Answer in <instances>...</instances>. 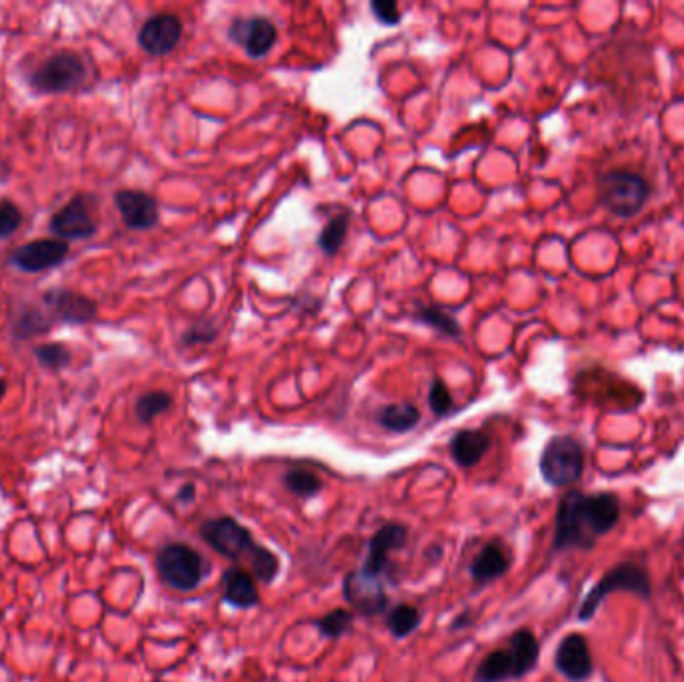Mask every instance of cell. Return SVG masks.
<instances>
[{
  "label": "cell",
  "mask_w": 684,
  "mask_h": 682,
  "mask_svg": "<svg viewBox=\"0 0 684 682\" xmlns=\"http://www.w3.org/2000/svg\"><path fill=\"white\" fill-rule=\"evenodd\" d=\"M370 10L374 14V18L380 22V24H388V26H394L400 22V10H398V4L392 2V0H374L370 4Z\"/></svg>",
  "instance_id": "obj_33"
},
{
  "label": "cell",
  "mask_w": 684,
  "mask_h": 682,
  "mask_svg": "<svg viewBox=\"0 0 684 682\" xmlns=\"http://www.w3.org/2000/svg\"><path fill=\"white\" fill-rule=\"evenodd\" d=\"M200 536L224 558L234 562L248 560L252 574L262 582H272L278 574V558L264 546L256 544L250 530L232 516L210 518L200 526Z\"/></svg>",
  "instance_id": "obj_2"
},
{
  "label": "cell",
  "mask_w": 684,
  "mask_h": 682,
  "mask_svg": "<svg viewBox=\"0 0 684 682\" xmlns=\"http://www.w3.org/2000/svg\"><path fill=\"white\" fill-rule=\"evenodd\" d=\"M342 592H344V598L362 616H372L386 608V594H384L380 580L370 578L362 574L360 570H354L344 578Z\"/></svg>",
  "instance_id": "obj_14"
},
{
  "label": "cell",
  "mask_w": 684,
  "mask_h": 682,
  "mask_svg": "<svg viewBox=\"0 0 684 682\" xmlns=\"http://www.w3.org/2000/svg\"><path fill=\"white\" fill-rule=\"evenodd\" d=\"M602 204L620 218H630L642 210L650 198L648 180L632 170H608L598 184Z\"/></svg>",
  "instance_id": "obj_3"
},
{
  "label": "cell",
  "mask_w": 684,
  "mask_h": 682,
  "mask_svg": "<svg viewBox=\"0 0 684 682\" xmlns=\"http://www.w3.org/2000/svg\"><path fill=\"white\" fill-rule=\"evenodd\" d=\"M86 78V66L74 52H58L46 58L32 74L30 84L38 92L58 94L78 88Z\"/></svg>",
  "instance_id": "obj_7"
},
{
  "label": "cell",
  "mask_w": 684,
  "mask_h": 682,
  "mask_svg": "<svg viewBox=\"0 0 684 682\" xmlns=\"http://www.w3.org/2000/svg\"><path fill=\"white\" fill-rule=\"evenodd\" d=\"M516 678L518 672L510 648H498L486 654L474 670V682H506Z\"/></svg>",
  "instance_id": "obj_20"
},
{
  "label": "cell",
  "mask_w": 684,
  "mask_h": 682,
  "mask_svg": "<svg viewBox=\"0 0 684 682\" xmlns=\"http://www.w3.org/2000/svg\"><path fill=\"white\" fill-rule=\"evenodd\" d=\"M214 336H216V330L210 324L198 322L182 334V342L186 346H192V344H200V342H210V340H214Z\"/></svg>",
  "instance_id": "obj_34"
},
{
  "label": "cell",
  "mask_w": 684,
  "mask_h": 682,
  "mask_svg": "<svg viewBox=\"0 0 684 682\" xmlns=\"http://www.w3.org/2000/svg\"><path fill=\"white\" fill-rule=\"evenodd\" d=\"M34 356L36 360L44 366V368H50V370H60V368H66L72 360V354L68 350L66 344L62 342H46V344H40L34 348Z\"/></svg>",
  "instance_id": "obj_29"
},
{
  "label": "cell",
  "mask_w": 684,
  "mask_h": 682,
  "mask_svg": "<svg viewBox=\"0 0 684 682\" xmlns=\"http://www.w3.org/2000/svg\"><path fill=\"white\" fill-rule=\"evenodd\" d=\"M222 598L234 608H254L260 602L252 576L240 568H230L222 576Z\"/></svg>",
  "instance_id": "obj_19"
},
{
  "label": "cell",
  "mask_w": 684,
  "mask_h": 682,
  "mask_svg": "<svg viewBox=\"0 0 684 682\" xmlns=\"http://www.w3.org/2000/svg\"><path fill=\"white\" fill-rule=\"evenodd\" d=\"M182 36V22L174 14H156L148 18L140 32L138 44L144 52L152 56H164L174 50Z\"/></svg>",
  "instance_id": "obj_11"
},
{
  "label": "cell",
  "mask_w": 684,
  "mask_h": 682,
  "mask_svg": "<svg viewBox=\"0 0 684 682\" xmlns=\"http://www.w3.org/2000/svg\"><path fill=\"white\" fill-rule=\"evenodd\" d=\"M610 592H632L642 596L644 600L650 598L652 594V584H650V576L636 564L632 562H622L616 564L612 570H608L598 582L596 586L584 596L580 608H578V620L586 622L590 620L600 602L610 594Z\"/></svg>",
  "instance_id": "obj_4"
},
{
  "label": "cell",
  "mask_w": 684,
  "mask_h": 682,
  "mask_svg": "<svg viewBox=\"0 0 684 682\" xmlns=\"http://www.w3.org/2000/svg\"><path fill=\"white\" fill-rule=\"evenodd\" d=\"M284 484L286 488L300 496V498H310V496H316L322 488V480L314 474V472H308V470H288L286 476H284Z\"/></svg>",
  "instance_id": "obj_28"
},
{
  "label": "cell",
  "mask_w": 684,
  "mask_h": 682,
  "mask_svg": "<svg viewBox=\"0 0 684 682\" xmlns=\"http://www.w3.org/2000/svg\"><path fill=\"white\" fill-rule=\"evenodd\" d=\"M420 420V412L414 404L398 402V404H386L378 412V424L390 432H406L412 430Z\"/></svg>",
  "instance_id": "obj_22"
},
{
  "label": "cell",
  "mask_w": 684,
  "mask_h": 682,
  "mask_svg": "<svg viewBox=\"0 0 684 682\" xmlns=\"http://www.w3.org/2000/svg\"><path fill=\"white\" fill-rule=\"evenodd\" d=\"M22 224L20 208L10 200H0V238H8Z\"/></svg>",
  "instance_id": "obj_32"
},
{
  "label": "cell",
  "mask_w": 684,
  "mask_h": 682,
  "mask_svg": "<svg viewBox=\"0 0 684 682\" xmlns=\"http://www.w3.org/2000/svg\"><path fill=\"white\" fill-rule=\"evenodd\" d=\"M554 666L572 682L586 680L592 674V654L586 638L582 634L564 636L556 648Z\"/></svg>",
  "instance_id": "obj_12"
},
{
  "label": "cell",
  "mask_w": 684,
  "mask_h": 682,
  "mask_svg": "<svg viewBox=\"0 0 684 682\" xmlns=\"http://www.w3.org/2000/svg\"><path fill=\"white\" fill-rule=\"evenodd\" d=\"M416 318H418L420 322L432 326V328L438 330L440 334H446V336H452V338L460 336V332H462L460 326H458V322H456L450 314H446L444 310H440L438 306H420V308L416 310Z\"/></svg>",
  "instance_id": "obj_27"
},
{
  "label": "cell",
  "mask_w": 684,
  "mask_h": 682,
  "mask_svg": "<svg viewBox=\"0 0 684 682\" xmlns=\"http://www.w3.org/2000/svg\"><path fill=\"white\" fill-rule=\"evenodd\" d=\"M508 648H510V652H512V656H514L518 678L526 676V674L536 666V662H538L540 648H538L536 636H534L528 628H520V630H516V632L510 636Z\"/></svg>",
  "instance_id": "obj_21"
},
{
  "label": "cell",
  "mask_w": 684,
  "mask_h": 682,
  "mask_svg": "<svg viewBox=\"0 0 684 682\" xmlns=\"http://www.w3.org/2000/svg\"><path fill=\"white\" fill-rule=\"evenodd\" d=\"M352 620H354V616H352L348 610L336 608V610L324 614L322 618H318V620L314 622V626L320 630L322 636H326V638H338V636H342L344 632L350 630Z\"/></svg>",
  "instance_id": "obj_30"
},
{
  "label": "cell",
  "mask_w": 684,
  "mask_h": 682,
  "mask_svg": "<svg viewBox=\"0 0 684 682\" xmlns=\"http://www.w3.org/2000/svg\"><path fill=\"white\" fill-rule=\"evenodd\" d=\"M618 518L620 502L614 494L568 490L558 504L552 550H592L596 540L618 524Z\"/></svg>",
  "instance_id": "obj_1"
},
{
  "label": "cell",
  "mask_w": 684,
  "mask_h": 682,
  "mask_svg": "<svg viewBox=\"0 0 684 682\" xmlns=\"http://www.w3.org/2000/svg\"><path fill=\"white\" fill-rule=\"evenodd\" d=\"M540 474L554 488L574 484L584 470V450L572 436H554L540 454Z\"/></svg>",
  "instance_id": "obj_5"
},
{
  "label": "cell",
  "mask_w": 684,
  "mask_h": 682,
  "mask_svg": "<svg viewBox=\"0 0 684 682\" xmlns=\"http://www.w3.org/2000/svg\"><path fill=\"white\" fill-rule=\"evenodd\" d=\"M42 298L52 314L66 324H86L96 316V304L74 290L52 288Z\"/></svg>",
  "instance_id": "obj_16"
},
{
  "label": "cell",
  "mask_w": 684,
  "mask_h": 682,
  "mask_svg": "<svg viewBox=\"0 0 684 682\" xmlns=\"http://www.w3.org/2000/svg\"><path fill=\"white\" fill-rule=\"evenodd\" d=\"M510 566V558L506 550L498 542L486 544L470 562V576L478 584H488L500 578Z\"/></svg>",
  "instance_id": "obj_18"
},
{
  "label": "cell",
  "mask_w": 684,
  "mask_h": 682,
  "mask_svg": "<svg viewBox=\"0 0 684 682\" xmlns=\"http://www.w3.org/2000/svg\"><path fill=\"white\" fill-rule=\"evenodd\" d=\"M682 548H684V536H682Z\"/></svg>",
  "instance_id": "obj_37"
},
{
  "label": "cell",
  "mask_w": 684,
  "mask_h": 682,
  "mask_svg": "<svg viewBox=\"0 0 684 682\" xmlns=\"http://www.w3.org/2000/svg\"><path fill=\"white\" fill-rule=\"evenodd\" d=\"M156 568L164 584L182 592L194 590L206 574L202 556L182 542L162 546L156 556Z\"/></svg>",
  "instance_id": "obj_6"
},
{
  "label": "cell",
  "mask_w": 684,
  "mask_h": 682,
  "mask_svg": "<svg viewBox=\"0 0 684 682\" xmlns=\"http://www.w3.org/2000/svg\"><path fill=\"white\" fill-rule=\"evenodd\" d=\"M178 498H180V500H184V502L192 500V498H194V486H192V484H186V486L180 490Z\"/></svg>",
  "instance_id": "obj_35"
},
{
  "label": "cell",
  "mask_w": 684,
  "mask_h": 682,
  "mask_svg": "<svg viewBox=\"0 0 684 682\" xmlns=\"http://www.w3.org/2000/svg\"><path fill=\"white\" fill-rule=\"evenodd\" d=\"M428 404L432 408V412L436 416H444L452 410V396L450 390L446 388V384L438 378H434L432 386H430V394H428Z\"/></svg>",
  "instance_id": "obj_31"
},
{
  "label": "cell",
  "mask_w": 684,
  "mask_h": 682,
  "mask_svg": "<svg viewBox=\"0 0 684 682\" xmlns=\"http://www.w3.org/2000/svg\"><path fill=\"white\" fill-rule=\"evenodd\" d=\"M88 196H74L66 202L52 218L50 232L60 240H84L96 232V222L92 218Z\"/></svg>",
  "instance_id": "obj_9"
},
{
  "label": "cell",
  "mask_w": 684,
  "mask_h": 682,
  "mask_svg": "<svg viewBox=\"0 0 684 682\" xmlns=\"http://www.w3.org/2000/svg\"><path fill=\"white\" fill-rule=\"evenodd\" d=\"M228 38L242 46L250 58H262L276 42V26L264 16H238L228 28Z\"/></svg>",
  "instance_id": "obj_8"
},
{
  "label": "cell",
  "mask_w": 684,
  "mask_h": 682,
  "mask_svg": "<svg viewBox=\"0 0 684 682\" xmlns=\"http://www.w3.org/2000/svg\"><path fill=\"white\" fill-rule=\"evenodd\" d=\"M348 218H350L348 212H340L324 224V228L320 230V234L316 238V242L324 254L332 256L340 250V246L344 244L346 232H348Z\"/></svg>",
  "instance_id": "obj_24"
},
{
  "label": "cell",
  "mask_w": 684,
  "mask_h": 682,
  "mask_svg": "<svg viewBox=\"0 0 684 682\" xmlns=\"http://www.w3.org/2000/svg\"><path fill=\"white\" fill-rule=\"evenodd\" d=\"M170 406H172V396H170L168 392L154 390V392L142 394V396L136 400L134 412H136V418H138L142 424H150L158 414L166 412Z\"/></svg>",
  "instance_id": "obj_26"
},
{
  "label": "cell",
  "mask_w": 684,
  "mask_h": 682,
  "mask_svg": "<svg viewBox=\"0 0 684 682\" xmlns=\"http://www.w3.org/2000/svg\"><path fill=\"white\" fill-rule=\"evenodd\" d=\"M406 542V528L402 524H384L368 542V554L360 568L362 574L378 578L388 570V552L402 548Z\"/></svg>",
  "instance_id": "obj_13"
},
{
  "label": "cell",
  "mask_w": 684,
  "mask_h": 682,
  "mask_svg": "<svg viewBox=\"0 0 684 682\" xmlns=\"http://www.w3.org/2000/svg\"><path fill=\"white\" fill-rule=\"evenodd\" d=\"M114 204L126 228L148 230L158 222V204L154 196L142 190H118L114 194Z\"/></svg>",
  "instance_id": "obj_15"
},
{
  "label": "cell",
  "mask_w": 684,
  "mask_h": 682,
  "mask_svg": "<svg viewBox=\"0 0 684 682\" xmlns=\"http://www.w3.org/2000/svg\"><path fill=\"white\" fill-rule=\"evenodd\" d=\"M4 392H6V382L0 378V400H2V396H4Z\"/></svg>",
  "instance_id": "obj_36"
},
{
  "label": "cell",
  "mask_w": 684,
  "mask_h": 682,
  "mask_svg": "<svg viewBox=\"0 0 684 682\" xmlns=\"http://www.w3.org/2000/svg\"><path fill=\"white\" fill-rule=\"evenodd\" d=\"M68 242L60 238H38L18 246L10 260L24 272H42L58 266L68 254Z\"/></svg>",
  "instance_id": "obj_10"
},
{
  "label": "cell",
  "mask_w": 684,
  "mask_h": 682,
  "mask_svg": "<svg viewBox=\"0 0 684 682\" xmlns=\"http://www.w3.org/2000/svg\"><path fill=\"white\" fill-rule=\"evenodd\" d=\"M420 612L412 604H398L386 612V628L394 638H404L420 626Z\"/></svg>",
  "instance_id": "obj_23"
},
{
  "label": "cell",
  "mask_w": 684,
  "mask_h": 682,
  "mask_svg": "<svg viewBox=\"0 0 684 682\" xmlns=\"http://www.w3.org/2000/svg\"><path fill=\"white\" fill-rule=\"evenodd\" d=\"M48 328H50L48 318L42 314V310H38L34 306L22 308L20 314L12 322V334L18 340H26V338L44 334V332H48Z\"/></svg>",
  "instance_id": "obj_25"
},
{
  "label": "cell",
  "mask_w": 684,
  "mask_h": 682,
  "mask_svg": "<svg viewBox=\"0 0 684 682\" xmlns=\"http://www.w3.org/2000/svg\"><path fill=\"white\" fill-rule=\"evenodd\" d=\"M490 448V436L484 430H460L450 440V454L462 468H470L482 460Z\"/></svg>",
  "instance_id": "obj_17"
}]
</instances>
